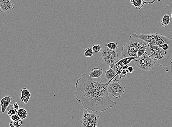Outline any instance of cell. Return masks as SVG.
<instances>
[{
    "mask_svg": "<svg viewBox=\"0 0 172 127\" xmlns=\"http://www.w3.org/2000/svg\"><path fill=\"white\" fill-rule=\"evenodd\" d=\"M111 82L96 81L89 75L82 74L75 84V99L83 108L93 113H101L111 109L116 104L109 96L108 86Z\"/></svg>",
    "mask_w": 172,
    "mask_h": 127,
    "instance_id": "cell-1",
    "label": "cell"
},
{
    "mask_svg": "<svg viewBox=\"0 0 172 127\" xmlns=\"http://www.w3.org/2000/svg\"><path fill=\"white\" fill-rule=\"evenodd\" d=\"M147 44L145 54L150 57L155 64L162 67L172 66V46L165 51L158 45Z\"/></svg>",
    "mask_w": 172,
    "mask_h": 127,
    "instance_id": "cell-2",
    "label": "cell"
},
{
    "mask_svg": "<svg viewBox=\"0 0 172 127\" xmlns=\"http://www.w3.org/2000/svg\"><path fill=\"white\" fill-rule=\"evenodd\" d=\"M145 43L144 40L136 37L135 33H132L122 47L121 57L117 60L124 58L137 57L138 49Z\"/></svg>",
    "mask_w": 172,
    "mask_h": 127,
    "instance_id": "cell-3",
    "label": "cell"
},
{
    "mask_svg": "<svg viewBox=\"0 0 172 127\" xmlns=\"http://www.w3.org/2000/svg\"><path fill=\"white\" fill-rule=\"evenodd\" d=\"M135 35L136 37L144 40L148 44L158 45L160 47H162V45L165 44H167L169 46H172V38L159 33L144 34L135 33Z\"/></svg>",
    "mask_w": 172,
    "mask_h": 127,
    "instance_id": "cell-4",
    "label": "cell"
},
{
    "mask_svg": "<svg viewBox=\"0 0 172 127\" xmlns=\"http://www.w3.org/2000/svg\"><path fill=\"white\" fill-rule=\"evenodd\" d=\"M100 57L103 63L110 66L116 62L119 59V55L117 51L111 50L105 46L101 51Z\"/></svg>",
    "mask_w": 172,
    "mask_h": 127,
    "instance_id": "cell-5",
    "label": "cell"
},
{
    "mask_svg": "<svg viewBox=\"0 0 172 127\" xmlns=\"http://www.w3.org/2000/svg\"><path fill=\"white\" fill-rule=\"evenodd\" d=\"M134 63L136 66L146 71L153 70L155 64L154 61L146 54L134 60Z\"/></svg>",
    "mask_w": 172,
    "mask_h": 127,
    "instance_id": "cell-6",
    "label": "cell"
},
{
    "mask_svg": "<svg viewBox=\"0 0 172 127\" xmlns=\"http://www.w3.org/2000/svg\"><path fill=\"white\" fill-rule=\"evenodd\" d=\"M100 117L95 113H89L88 110H85L83 112L81 124L84 127H97Z\"/></svg>",
    "mask_w": 172,
    "mask_h": 127,
    "instance_id": "cell-7",
    "label": "cell"
},
{
    "mask_svg": "<svg viewBox=\"0 0 172 127\" xmlns=\"http://www.w3.org/2000/svg\"><path fill=\"white\" fill-rule=\"evenodd\" d=\"M125 86L121 84L119 81H113L109 84L108 91L116 99L119 98L125 92Z\"/></svg>",
    "mask_w": 172,
    "mask_h": 127,
    "instance_id": "cell-8",
    "label": "cell"
},
{
    "mask_svg": "<svg viewBox=\"0 0 172 127\" xmlns=\"http://www.w3.org/2000/svg\"><path fill=\"white\" fill-rule=\"evenodd\" d=\"M138 58L137 57H129L124 58L121 60H117L113 64L109 66L113 68L116 73L122 69V67L125 65H127L131 61Z\"/></svg>",
    "mask_w": 172,
    "mask_h": 127,
    "instance_id": "cell-9",
    "label": "cell"
},
{
    "mask_svg": "<svg viewBox=\"0 0 172 127\" xmlns=\"http://www.w3.org/2000/svg\"><path fill=\"white\" fill-rule=\"evenodd\" d=\"M0 11L8 14L14 9L15 6L11 0H0Z\"/></svg>",
    "mask_w": 172,
    "mask_h": 127,
    "instance_id": "cell-10",
    "label": "cell"
},
{
    "mask_svg": "<svg viewBox=\"0 0 172 127\" xmlns=\"http://www.w3.org/2000/svg\"><path fill=\"white\" fill-rule=\"evenodd\" d=\"M12 100V97L9 96H5L0 101V104L1 107L0 112L1 114H5L6 110L7 109L8 107Z\"/></svg>",
    "mask_w": 172,
    "mask_h": 127,
    "instance_id": "cell-11",
    "label": "cell"
},
{
    "mask_svg": "<svg viewBox=\"0 0 172 127\" xmlns=\"http://www.w3.org/2000/svg\"><path fill=\"white\" fill-rule=\"evenodd\" d=\"M105 75L108 81H119L116 77L119 75H117L114 69L111 67L110 66L108 69L105 71Z\"/></svg>",
    "mask_w": 172,
    "mask_h": 127,
    "instance_id": "cell-12",
    "label": "cell"
},
{
    "mask_svg": "<svg viewBox=\"0 0 172 127\" xmlns=\"http://www.w3.org/2000/svg\"><path fill=\"white\" fill-rule=\"evenodd\" d=\"M31 96V92L27 88H24L21 90L20 99L25 104H28Z\"/></svg>",
    "mask_w": 172,
    "mask_h": 127,
    "instance_id": "cell-13",
    "label": "cell"
},
{
    "mask_svg": "<svg viewBox=\"0 0 172 127\" xmlns=\"http://www.w3.org/2000/svg\"><path fill=\"white\" fill-rule=\"evenodd\" d=\"M103 70L102 68L95 67L92 68L88 75L92 78H99L103 74Z\"/></svg>",
    "mask_w": 172,
    "mask_h": 127,
    "instance_id": "cell-14",
    "label": "cell"
},
{
    "mask_svg": "<svg viewBox=\"0 0 172 127\" xmlns=\"http://www.w3.org/2000/svg\"><path fill=\"white\" fill-rule=\"evenodd\" d=\"M19 109V106L18 103L17 102H16L13 105H9L7 109V117H10L13 114L17 113Z\"/></svg>",
    "mask_w": 172,
    "mask_h": 127,
    "instance_id": "cell-15",
    "label": "cell"
},
{
    "mask_svg": "<svg viewBox=\"0 0 172 127\" xmlns=\"http://www.w3.org/2000/svg\"><path fill=\"white\" fill-rule=\"evenodd\" d=\"M130 1L137 10H140L145 4L142 0H130Z\"/></svg>",
    "mask_w": 172,
    "mask_h": 127,
    "instance_id": "cell-16",
    "label": "cell"
},
{
    "mask_svg": "<svg viewBox=\"0 0 172 127\" xmlns=\"http://www.w3.org/2000/svg\"><path fill=\"white\" fill-rule=\"evenodd\" d=\"M170 22V18L168 14H165L163 16L160 21L161 24L163 27L166 28Z\"/></svg>",
    "mask_w": 172,
    "mask_h": 127,
    "instance_id": "cell-17",
    "label": "cell"
},
{
    "mask_svg": "<svg viewBox=\"0 0 172 127\" xmlns=\"http://www.w3.org/2000/svg\"><path fill=\"white\" fill-rule=\"evenodd\" d=\"M147 43H145L140 47L138 51L137 56L138 58L140 57L145 53L147 49Z\"/></svg>",
    "mask_w": 172,
    "mask_h": 127,
    "instance_id": "cell-18",
    "label": "cell"
},
{
    "mask_svg": "<svg viewBox=\"0 0 172 127\" xmlns=\"http://www.w3.org/2000/svg\"><path fill=\"white\" fill-rule=\"evenodd\" d=\"M18 115L21 120H24L27 117L28 115V112L24 109H19L17 113Z\"/></svg>",
    "mask_w": 172,
    "mask_h": 127,
    "instance_id": "cell-19",
    "label": "cell"
},
{
    "mask_svg": "<svg viewBox=\"0 0 172 127\" xmlns=\"http://www.w3.org/2000/svg\"><path fill=\"white\" fill-rule=\"evenodd\" d=\"M23 124V121L21 119L17 120L15 121H11L10 123V127H21Z\"/></svg>",
    "mask_w": 172,
    "mask_h": 127,
    "instance_id": "cell-20",
    "label": "cell"
},
{
    "mask_svg": "<svg viewBox=\"0 0 172 127\" xmlns=\"http://www.w3.org/2000/svg\"><path fill=\"white\" fill-rule=\"evenodd\" d=\"M105 46L108 47L109 49L117 51L118 45L117 43L110 42L105 44Z\"/></svg>",
    "mask_w": 172,
    "mask_h": 127,
    "instance_id": "cell-21",
    "label": "cell"
},
{
    "mask_svg": "<svg viewBox=\"0 0 172 127\" xmlns=\"http://www.w3.org/2000/svg\"><path fill=\"white\" fill-rule=\"evenodd\" d=\"M93 52L92 49L88 47L85 50L84 55L86 57H91L93 55Z\"/></svg>",
    "mask_w": 172,
    "mask_h": 127,
    "instance_id": "cell-22",
    "label": "cell"
},
{
    "mask_svg": "<svg viewBox=\"0 0 172 127\" xmlns=\"http://www.w3.org/2000/svg\"><path fill=\"white\" fill-rule=\"evenodd\" d=\"M92 49L93 52L95 53L101 52L102 50V46L98 44H93Z\"/></svg>",
    "mask_w": 172,
    "mask_h": 127,
    "instance_id": "cell-23",
    "label": "cell"
},
{
    "mask_svg": "<svg viewBox=\"0 0 172 127\" xmlns=\"http://www.w3.org/2000/svg\"><path fill=\"white\" fill-rule=\"evenodd\" d=\"M10 117V119L11 121H15L21 119L19 117L18 115L17 114H13V115H11Z\"/></svg>",
    "mask_w": 172,
    "mask_h": 127,
    "instance_id": "cell-24",
    "label": "cell"
},
{
    "mask_svg": "<svg viewBox=\"0 0 172 127\" xmlns=\"http://www.w3.org/2000/svg\"><path fill=\"white\" fill-rule=\"evenodd\" d=\"M144 1V3L145 4H152L155 3L156 0H142Z\"/></svg>",
    "mask_w": 172,
    "mask_h": 127,
    "instance_id": "cell-25",
    "label": "cell"
},
{
    "mask_svg": "<svg viewBox=\"0 0 172 127\" xmlns=\"http://www.w3.org/2000/svg\"><path fill=\"white\" fill-rule=\"evenodd\" d=\"M170 46H169V44H165L162 45L161 48L164 50L167 51L169 49Z\"/></svg>",
    "mask_w": 172,
    "mask_h": 127,
    "instance_id": "cell-26",
    "label": "cell"
},
{
    "mask_svg": "<svg viewBox=\"0 0 172 127\" xmlns=\"http://www.w3.org/2000/svg\"><path fill=\"white\" fill-rule=\"evenodd\" d=\"M126 71L127 73H131L134 71V68L131 66L128 67L127 69L126 70Z\"/></svg>",
    "mask_w": 172,
    "mask_h": 127,
    "instance_id": "cell-27",
    "label": "cell"
},
{
    "mask_svg": "<svg viewBox=\"0 0 172 127\" xmlns=\"http://www.w3.org/2000/svg\"><path fill=\"white\" fill-rule=\"evenodd\" d=\"M162 0H158V1H159V2H160Z\"/></svg>",
    "mask_w": 172,
    "mask_h": 127,
    "instance_id": "cell-28",
    "label": "cell"
},
{
    "mask_svg": "<svg viewBox=\"0 0 172 127\" xmlns=\"http://www.w3.org/2000/svg\"><path fill=\"white\" fill-rule=\"evenodd\" d=\"M171 17H172V14H171Z\"/></svg>",
    "mask_w": 172,
    "mask_h": 127,
    "instance_id": "cell-29",
    "label": "cell"
},
{
    "mask_svg": "<svg viewBox=\"0 0 172 127\" xmlns=\"http://www.w3.org/2000/svg\"></svg>",
    "mask_w": 172,
    "mask_h": 127,
    "instance_id": "cell-30",
    "label": "cell"
}]
</instances>
